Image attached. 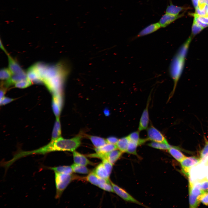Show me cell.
I'll return each mask as SVG.
<instances>
[{"label":"cell","mask_w":208,"mask_h":208,"mask_svg":"<svg viewBox=\"0 0 208 208\" xmlns=\"http://www.w3.org/2000/svg\"><path fill=\"white\" fill-rule=\"evenodd\" d=\"M73 172L83 174H87L90 173V170L86 166L74 164L71 165Z\"/></svg>","instance_id":"26"},{"label":"cell","mask_w":208,"mask_h":208,"mask_svg":"<svg viewBox=\"0 0 208 208\" xmlns=\"http://www.w3.org/2000/svg\"><path fill=\"white\" fill-rule=\"evenodd\" d=\"M139 132V130L133 132L128 136L129 141L137 143L138 146L145 143L148 140L147 138L144 139L140 138Z\"/></svg>","instance_id":"20"},{"label":"cell","mask_w":208,"mask_h":208,"mask_svg":"<svg viewBox=\"0 0 208 208\" xmlns=\"http://www.w3.org/2000/svg\"><path fill=\"white\" fill-rule=\"evenodd\" d=\"M192 5L195 9L198 6L199 0H191Z\"/></svg>","instance_id":"43"},{"label":"cell","mask_w":208,"mask_h":208,"mask_svg":"<svg viewBox=\"0 0 208 208\" xmlns=\"http://www.w3.org/2000/svg\"><path fill=\"white\" fill-rule=\"evenodd\" d=\"M108 111H107V110H106L105 111V114H106V115L107 114H108L109 113L108 112Z\"/></svg>","instance_id":"44"},{"label":"cell","mask_w":208,"mask_h":208,"mask_svg":"<svg viewBox=\"0 0 208 208\" xmlns=\"http://www.w3.org/2000/svg\"><path fill=\"white\" fill-rule=\"evenodd\" d=\"M118 149L116 144L107 143L101 147L95 148L94 151L96 153H106Z\"/></svg>","instance_id":"24"},{"label":"cell","mask_w":208,"mask_h":208,"mask_svg":"<svg viewBox=\"0 0 208 208\" xmlns=\"http://www.w3.org/2000/svg\"><path fill=\"white\" fill-rule=\"evenodd\" d=\"M15 87L20 88H27L32 84L31 81L28 77L18 81L14 84Z\"/></svg>","instance_id":"29"},{"label":"cell","mask_w":208,"mask_h":208,"mask_svg":"<svg viewBox=\"0 0 208 208\" xmlns=\"http://www.w3.org/2000/svg\"><path fill=\"white\" fill-rule=\"evenodd\" d=\"M192 38L190 36L179 47L176 54L181 57L186 58Z\"/></svg>","instance_id":"17"},{"label":"cell","mask_w":208,"mask_h":208,"mask_svg":"<svg viewBox=\"0 0 208 208\" xmlns=\"http://www.w3.org/2000/svg\"><path fill=\"white\" fill-rule=\"evenodd\" d=\"M54 173L56 187L55 198L58 199L70 183L73 180L79 178L72 174H66L55 172Z\"/></svg>","instance_id":"2"},{"label":"cell","mask_w":208,"mask_h":208,"mask_svg":"<svg viewBox=\"0 0 208 208\" xmlns=\"http://www.w3.org/2000/svg\"><path fill=\"white\" fill-rule=\"evenodd\" d=\"M200 159L195 157H185L180 162L183 172L187 177L190 169L200 163Z\"/></svg>","instance_id":"7"},{"label":"cell","mask_w":208,"mask_h":208,"mask_svg":"<svg viewBox=\"0 0 208 208\" xmlns=\"http://www.w3.org/2000/svg\"><path fill=\"white\" fill-rule=\"evenodd\" d=\"M160 27L161 26L159 22L150 24L142 30L135 38L142 37L151 34L157 31Z\"/></svg>","instance_id":"14"},{"label":"cell","mask_w":208,"mask_h":208,"mask_svg":"<svg viewBox=\"0 0 208 208\" xmlns=\"http://www.w3.org/2000/svg\"><path fill=\"white\" fill-rule=\"evenodd\" d=\"M168 153L176 160L180 162L186 157L179 149L178 147L172 146L168 150Z\"/></svg>","instance_id":"19"},{"label":"cell","mask_w":208,"mask_h":208,"mask_svg":"<svg viewBox=\"0 0 208 208\" xmlns=\"http://www.w3.org/2000/svg\"><path fill=\"white\" fill-rule=\"evenodd\" d=\"M119 139L116 137L110 136L106 139L107 143L116 144Z\"/></svg>","instance_id":"40"},{"label":"cell","mask_w":208,"mask_h":208,"mask_svg":"<svg viewBox=\"0 0 208 208\" xmlns=\"http://www.w3.org/2000/svg\"><path fill=\"white\" fill-rule=\"evenodd\" d=\"M204 29L193 21L192 27L191 36L193 38L199 33Z\"/></svg>","instance_id":"33"},{"label":"cell","mask_w":208,"mask_h":208,"mask_svg":"<svg viewBox=\"0 0 208 208\" xmlns=\"http://www.w3.org/2000/svg\"><path fill=\"white\" fill-rule=\"evenodd\" d=\"M14 100V99L4 97L0 100L1 105H4L8 103L13 101Z\"/></svg>","instance_id":"41"},{"label":"cell","mask_w":208,"mask_h":208,"mask_svg":"<svg viewBox=\"0 0 208 208\" xmlns=\"http://www.w3.org/2000/svg\"><path fill=\"white\" fill-rule=\"evenodd\" d=\"M148 145L155 148L163 150H168L172 146L168 144L154 142L149 143Z\"/></svg>","instance_id":"27"},{"label":"cell","mask_w":208,"mask_h":208,"mask_svg":"<svg viewBox=\"0 0 208 208\" xmlns=\"http://www.w3.org/2000/svg\"><path fill=\"white\" fill-rule=\"evenodd\" d=\"M61 128L59 117L56 118L53 130L51 140H54L61 136Z\"/></svg>","instance_id":"21"},{"label":"cell","mask_w":208,"mask_h":208,"mask_svg":"<svg viewBox=\"0 0 208 208\" xmlns=\"http://www.w3.org/2000/svg\"><path fill=\"white\" fill-rule=\"evenodd\" d=\"M102 163L110 175L112 169L113 165L107 159H103L102 160Z\"/></svg>","instance_id":"36"},{"label":"cell","mask_w":208,"mask_h":208,"mask_svg":"<svg viewBox=\"0 0 208 208\" xmlns=\"http://www.w3.org/2000/svg\"><path fill=\"white\" fill-rule=\"evenodd\" d=\"M122 153L119 149L113 150L106 153H96L87 155L90 157L96 158L102 160L107 159L113 165L120 158Z\"/></svg>","instance_id":"4"},{"label":"cell","mask_w":208,"mask_h":208,"mask_svg":"<svg viewBox=\"0 0 208 208\" xmlns=\"http://www.w3.org/2000/svg\"><path fill=\"white\" fill-rule=\"evenodd\" d=\"M49 169L53 170L54 172L66 174H72L73 172L71 166H60L54 167H50Z\"/></svg>","instance_id":"25"},{"label":"cell","mask_w":208,"mask_h":208,"mask_svg":"<svg viewBox=\"0 0 208 208\" xmlns=\"http://www.w3.org/2000/svg\"><path fill=\"white\" fill-rule=\"evenodd\" d=\"M99 188L105 191L114 192L112 186L110 183H101L98 186Z\"/></svg>","instance_id":"34"},{"label":"cell","mask_w":208,"mask_h":208,"mask_svg":"<svg viewBox=\"0 0 208 208\" xmlns=\"http://www.w3.org/2000/svg\"><path fill=\"white\" fill-rule=\"evenodd\" d=\"M198 18L201 21L205 23L208 24V16H199L195 13Z\"/></svg>","instance_id":"42"},{"label":"cell","mask_w":208,"mask_h":208,"mask_svg":"<svg viewBox=\"0 0 208 208\" xmlns=\"http://www.w3.org/2000/svg\"><path fill=\"white\" fill-rule=\"evenodd\" d=\"M199 198L197 196L189 193V203L190 208L197 207L200 203Z\"/></svg>","instance_id":"30"},{"label":"cell","mask_w":208,"mask_h":208,"mask_svg":"<svg viewBox=\"0 0 208 208\" xmlns=\"http://www.w3.org/2000/svg\"><path fill=\"white\" fill-rule=\"evenodd\" d=\"M8 59L9 68L12 75H21L26 74L18 63L7 53H5Z\"/></svg>","instance_id":"12"},{"label":"cell","mask_w":208,"mask_h":208,"mask_svg":"<svg viewBox=\"0 0 208 208\" xmlns=\"http://www.w3.org/2000/svg\"><path fill=\"white\" fill-rule=\"evenodd\" d=\"M199 200L203 204L208 206V191H205L201 195Z\"/></svg>","instance_id":"37"},{"label":"cell","mask_w":208,"mask_h":208,"mask_svg":"<svg viewBox=\"0 0 208 208\" xmlns=\"http://www.w3.org/2000/svg\"><path fill=\"white\" fill-rule=\"evenodd\" d=\"M88 138L90 140L95 148L101 147L107 143L106 139L98 136L87 135Z\"/></svg>","instance_id":"22"},{"label":"cell","mask_w":208,"mask_h":208,"mask_svg":"<svg viewBox=\"0 0 208 208\" xmlns=\"http://www.w3.org/2000/svg\"><path fill=\"white\" fill-rule=\"evenodd\" d=\"M147 138L148 140L155 142L168 144L164 135L152 125L147 129Z\"/></svg>","instance_id":"5"},{"label":"cell","mask_w":208,"mask_h":208,"mask_svg":"<svg viewBox=\"0 0 208 208\" xmlns=\"http://www.w3.org/2000/svg\"><path fill=\"white\" fill-rule=\"evenodd\" d=\"M186 58L176 53L170 63L169 71L170 76L174 83L173 89L170 95L168 101L172 96L174 92L178 82L184 70Z\"/></svg>","instance_id":"1"},{"label":"cell","mask_w":208,"mask_h":208,"mask_svg":"<svg viewBox=\"0 0 208 208\" xmlns=\"http://www.w3.org/2000/svg\"><path fill=\"white\" fill-rule=\"evenodd\" d=\"M62 105V99L60 94L58 93H53L52 100V107L56 118L60 117Z\"/></svg>","instance_id":"10"},{"label":"cell","mask_w":208,"mask_h":208,"mask_svg":"<svg viewBox=\"0 0 208 208\" xmlns=\"http://www.w3.org/2000/svg\"><path fill=\"white\" fill-rule=\"evenodd\" d=\"M26 74L27 77L31 81L36 83H43L42 78L36 64L28 69Z\"/></svg>","instance_id":"9"},{"label":"cell","mask_w":208,"mask_h":208,"mask_svg":"<svg viewBox=\"0 0 208 208\" xmlns=\"http://www.w3.org/2000/svg\"><path fill=\"white\" fill-rule=\"evenodd\" d=\"M184 13L177 15H174L166 13L160 18L159 23L161 27L164 28L173 22L177 19L184 15Z\"/></svg>","instance_id":"11"},{"label":"cell","mask_w":208,"mask_h":208,"mask_svg":"<svg viewBox=\"0 0 208 208\" xmlns=\"http://www.w3.org/2000/svg\"><path fill=\"white\" fill-rule=\"evenodd\" d=\"M205 144L204 148L200 152V156L201 158L205 155H208V141L206 138H205Z\"/></svg>","instance_id":"39"},{"label":"cell","mask_w":208,"mask_h":208,"mask_svg":"<svg viewBox=\"0 0 208 208\" xmlns=\"http://www.w3.org/2000/svg\"><path fill=\"white\" fill-rule=\"evenodd\" d=\"M151 100V95L148 97L146 105L141 115L138 127V130L140 131L147 129L149 123L148 107Z\"/></svg>","instance_id":"8"},{"label":"cell","mask_w":208,"mask_h":208,"mask_svg":"<svg viewBox=\"0 0 208 208\" xmlns=\"http://www.w3.org/2000/svg\"><path fill=\"white\" fill-rule=\"evenodd\" d=\"M129 140L127 136L118 140L116 145L118 149L122 153H126Z\"/></svg>","instance_id":"23"},{"label":"cell","mask_w":208,"mask_h":208,"mask_svg":"<svg viewBox=\"0 0 208 208\" xmlns=\"http://www.w3.org/2000/svg\"><path fill=\"white\" fill-rule=\"evenodd\" d=\"M110 183L112 186L114 192L125 201L145 206L143 204L135 199L123 189L111 181Z\"/></svg>","instance_id":"6"},{"label":"cell","mask_w":208,"mask_h":208,"mask_svg":"<svg viewBox=\"0 0 208 208\" xmlns=\"http://www.w3.org/2000/svg\"><path fill=\"white\" fill-rule=\"evenodd\" d=\"M199 181L201 184V190L205 191H208V180L205 178Z\"/></svg>","instance_id":"38"},{"label":"cell","mask_w":208,"mask_h":208,"mask_svg":"<svg viewBox=\"0 0 208 208\" xmlns=\"http://www.w3.org/2000/svg\"><path fill=\"white\" fill-rule=\"evenodd\" d=\"M82 136L80 134L70 139H64L60 136L56 139L59 151H75L80 146Z\"/></svg>","instance_id":"3"},{"label":"cell","mask_w":208,"mask_h":208,"mask_svg":"<svg viewBox=\"0 0 208 208\" xmlns=\"http://www.w3.org/2000/svg\"><path fill=\"white\" fill-rule=\"evenodd\" d=\"M190 14L194 17V21L198 25L203 27V29L208 27V24L203 23L200 21L195 13H190Z\"/></svg>","instance_id":"35"},{"label":"cell","mask_w":208,"mask_h":208,"mask_svg":"<svg viewBox=\"0 0 208 208\" xmlns=\"http://www.w3.org/2000/svg\"><path fill=\"white\" fill-rule=\"evenodd\" d=\"M190 8L187 6H179L173 5L170 1V4L168 5L166 9V13L171 14L177 15H179V13L182 11H185Z\"/></svg>","instance_id":"16"},{"label":"cell","mask_w":208,"mask_h":208,"mask_svg":"<svg viewBox=\"0 0 208 208\" xmlns=\"http://www.w3.org/2000/svg\"><path fill=\"white\" fill-rule=\"evenodd\" d=\"M12 74L9 68H3L0 71V78L2 81L7 80L10 79Z\"/></svg>","instance_id":"28"},{"label":"cell","mask_w":208,"mask_h":208,"mask_svg":"<svg viewBox=\"0 0 208 208\" xmlns=\"http://www.w3.org/2000/svg\"><path fill=\"white\" fill-rule=\"evenodd\" d=\"M189 193L198 197L199 199L201 195L205 191L196 188L192 186L191 185H189Z\"/></svg>","instance_id":"32"},{"label":"cell","mask_w":208,"mask_h":208,"mask_svg":"<svg viewBox=\"0 0 208 208\" xmlns=\"http://www.w3.org/2000/svg\"><path fill=\"white\" fill-rule=\"evenodd\" d=\"M94 172L99 177L106 179H109L110 175L102 163H100L94 170Z\"/></svg>","instance_id":"18"},{"label":"cell","mask_w":208,"mask_h":208,"mask_svg":"<svg viewBox=\"0 0 208 208\" xmlns=\"http://www.w3.org/2000/svg\"><path fill=\"white\" fill-rule=\"evenodd\" d=\"M138 146V145L137 143L129 141L126 153L137 155H138L136 150Z\"/></svg>","instance_id":"31"},{"label":"cell","mask_w":208,"mask_h":208,"mask_svg":"<svg viewBox=\"0 0 208 208\" xmlns=\"http://www.w3.org/2000/svg\"><path fill=\"white\" fill-rule=\"evenodd\" d=\"M85 179L86 180L92 184L97 186L103 183H110V181L109 179H106L101 178L93 171L90 172Z\"/></svg>","instance_id":"13"},{"label":"cell","mask_w":208,"mask_h":208,"mask_svg":"<svg viewBox=\"0 0 208 208\" xmlns=\"http://www.w3.org/2000/svg\"><path fill=\"white\" fill-rule=\"evenodd\" d=\"M73 160L75 164L86 166L88 165H93V164L89 160L83 155L75 151L73 152Z\"/></svg>","instance_id":"15"}]
</instances>
